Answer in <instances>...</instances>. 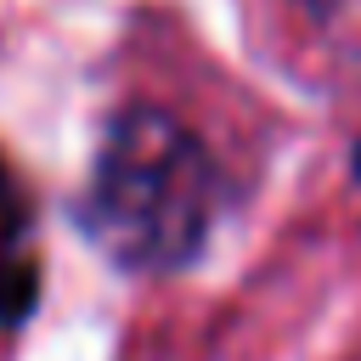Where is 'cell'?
<instances>
[{
  "label": "cell",
  "mask_w": 361,
  "mask_h": 361,
  "mask_svg": "<svg viewBox=\"0 0 361 361\" xmlns=\"http://www.w3.org/2000/svg\"><path fill=\"white\" fill-rule=\"evenodd\" d=\"M23 214H28V203H23V186H17V175L0 164V243H17V231H23Z\"/></svg>",
  "instance_id": "3957f363"
},
{
  "label": "cell",
  "mask_w": 361,
  "mask_h": 361,
  "mask_svg": "<svg viewBox=\"0 0 361 361\" xmlns=\"http://www.w3.org/2000/svg\"><path fill=\"white\" fill-rule=\"evenodd\" d=\"M355 180H361V147H355Z\"/></svg>",
  "instance_id": "5b68a950"
},
{
  "label": "cell",
  "mask_w": 361,
  "mask_h": 361,
  "mask_svg": "<svg viewBox=\"0 0 361 361\" xmlns=\"http://www.w3.org/2000/svg\"><path fill=\"white\" fill-rule=\"evenodd\" d=\"M39 305V259L17 243H0V327L28 322Z\"/></svg>",
  "instance_id": "7a4b0ae2"
},
{
  "label": "cell",
  "mask_w": 361,
  "mask_h": 361,
  "mask_svg": "<svg viewBox=\"0 0 361 361\" xmlns=\"http://www.w3.org/2000/svg\"><path fill=\"white\" fill-rule=\"evenodd\" d=\"M305 6H316V11H361V0H305Z\"/></svg>",
  "instance_id": "277c9868"
},
{
  "label": "cell",
  "mask_w": 361,
  "mask_h": 361,
  "mask_svg": "<svg viewBox=\"0 0 361 361\" xmlns=\"http://www.w3.org/2000/svg\"><path fill=\"white\" fill-rule=\"evenodd\" d=\"M226 203L220 164L164 107H124L90 164L85 231L130 271H180L209 243Z\"/></svg>",
  "instance_id": "6da1fadb"
}]
</instances>
